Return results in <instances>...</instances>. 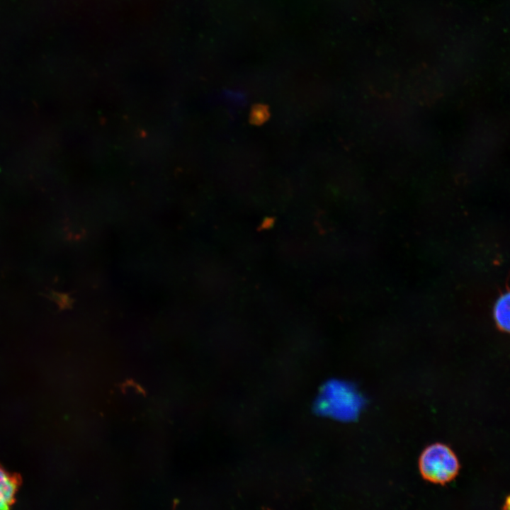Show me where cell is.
<instances>
[{
	"label": "cell",
	"mask_w": 510,
	"mask_h": 510,
	"mask_svg": "<svg viewBox=\"0 0 510 510\" xmlns=\"http://www.w3.org/2000/svg\"><path fill=\"white\" fill-rule=\"evenodd\" d=\"M419 468L426 480L444 484L455 477L460 465L457 456L448 446L436 443L422 451L419 460Z\"/></svg>",
	"instance_id": "obj_1"
},
{
	"label": "cell",
	"mask_w": 510,
	"mask_h": 510,
	"mask_svg": "<svg viewBox=\"0 0 510 510\" xmlns=\"http://www.w3.org/2000/svg\"><path fill=\"white\" fill-rule=\"evenodd\" d=\"M17 483L13 477L0 468V509H7L13 503Z\"/></svg>",
	"instance_id": "obj_2"
},
{
	"label": "cell",
	"mask_w": 510,
	"mask_h": 510,
	"mask_svg": "<svg viewBox=\"0 0 510 510\" xmlns=\"http://www.w3.org/2000/svg\"><path fill=\"white\" fill-rule=\"evenodd\" d=\"M494 317L499 329L510 333V291L502 295L496 302Z\"/></svg>",
	"instance_id": "obj_3"
},
{
	"label": "cell",
	"mask_w": 510,
	"mask_h": 510,
	"mask_svg": "<svg viewBox=\"0 0 510 510\" xmlns=\"http://www.w3.org/2000/svg\"><path fill=\"white\" fill-rule=\"evenodd\" d=\"M269 117L268 109L264 105L254 106L250 114V121L255 125H261Z\"/></svg>",
	"instance_id": "obj_4"
},
{
	"label": "cell",
	"mask_w": 510,
	"mask_h": 510,
	"mask_svg": "<svg viewBox=\"0 0 510 510\" xmlns=\"http://www.w3.org/2000/svg\"><path fill=\"white\" fill-rule=\"evenodd\" d=\"M506 504L508 506V508H510V497L506 500Z\"/></svg>",
	"instance_id": "obj_5"
}]
</instances>
